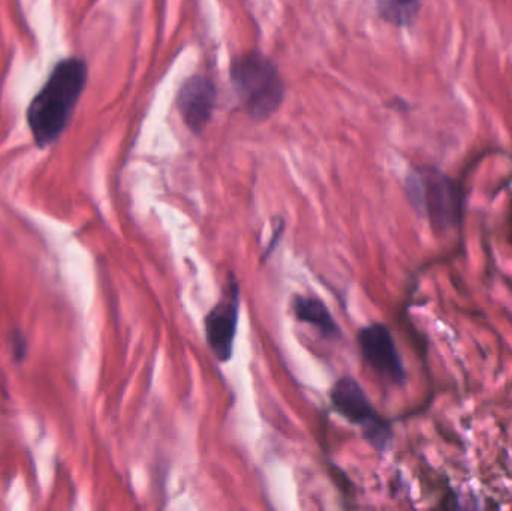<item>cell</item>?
I'll return each instance as SVG.
<instances>
[{
    "label": "cell",
    "instance_id": "1",
    "mask_svg": "<svg viewBox=\"0 0 512 511\" xmlns=\"http://www.w3.org/2000/svg\"><path fill=\"white\" fill-rule=\"evenodd\" d=\"M87 80L89 66L83 57H65L53 66L26 111L27 128L38 149L53 146L65 134Z\"/></svg>",
    "mask_w": 512,
    "mask_h": 511
},
{
    "label": "cell",
    "instance_id": "2",
    "mask_svg": "<svg viewBox=\"0 0 512 511\" xmlns=\"http://www.w3.org/2000/svg\"><path fill=\"white\" fill-rule=\"evenodd\" d=\"M406 194L412 207L438 233H448L462 224L465 197L447 174L435 168H418L406 179Z\"/></svg>",
    "mask_w": 512,
    "mask_h": 511
},
{
    "label": "cell",
    "instance_id": "3",
    "mask_svg": "<svg viewBox=\"0 0 512 511\" xmlns=\"http://www.w3.org/2000/svg\"><path fill=\"white\" fill-rule=\"evenodd\" d=\"M231 81L246 113L256 122L270 119L282 105L285 84L279 69L259 51L233 60Z\"/></svg>",
    "mask_w": 512,
    "mask_h": 511
},
{
    "label": "cell",
    "instance_id": "4",
    "mask_svg": "<svg viewBox=\"0 0 512 511\" xmlns=\"http://www.w3.org/2000/svg\"><path fill=\"white\" fill-rule=\"evenodd\" d=\"M330 399L340 416L363 429L364 438L375 449H387L393 438L390 423L379 416L363 387L354 378H340L331 389Z\"/></svg>",
    "mask_w": 512,
    "mask_h": 511
},
{
    "label": "cell",
    "instance_id": "5",
    "mask_svg": "<svg viewBox=\"0 0 512 511\" xmlns=\"http://www.w3.org/2000/svg\"><path fill=\"white\" fill-rule=\"evenodd\" d=\"M358 347L364 363L379 380L393 386H402L406 380L405 366L397 350L390 329L385 324L373 323L358 333Z\"/></svg>",
    "mask_w": 512,
    "mask_h": 511
},
{
    "label": "cell",
    "instance_id": "6",
    "mask_svg": "<svg viewBox=\"0 0 512 511\" xmlns=\"http://www.w3.org/2000/svg\"><path fill=\"white\" fill-rule=\"evenodd\" d=\"M240 296L237 282H230L224 297L206 317V336L216 359L228 362L233 357L234 341L239 326Z\"/></svg>",
    "mask_w": 512,
    "mask_h": 511
},
{
    "label": "cell",
    "instance_id": "7",
    "mask_svg": "<svg viewBox=\"0 0 512 511\" xmlns=\"http://www.w3.org/2000/svg\"><path fill=\"white\" fill-rule=\"evenodd\" d=\"M218 90L212 78L195 74L189 77L177 93V108L185 125L194 134H201L209 125L215 110Z\"/></svg>",
    "mask_w": 512,
    "mask_h": 511
},
{
    "label": "cell",
    "instance_id": "8",
    "mask_svg": "<svg viewBox=\"0 0 512 511\" xmlns=\"http://www.w3.org/2000/svg\"><path fill=\"white\" fill-rule=\"evenodd\" d=\"M292 312L301 323L316 327L325 338H337L339 326L324 302L315 297L297 296L292 302Z\"/></svg>",
    "mask_w": 512,
    "mask_h": 511
},
{
    "label": "cell",
    "instance_id": "9",
    "mask_svg": "<svg viewBox=\"0 0 512 511\" xmlns=\"http://www.w3.org/2000/svg\"><path fill=\"white\" fill-rule=\"evenodd\" d=\"M376 9L393 26H411L420 14L421 0H376Z\"/></svg>",
    "mask_w": 512,
    "mask_h": 511
},
{
    "label": "cell",
    "instance_id": "10",
    "mask_svg": "<svg viewBox=\"0 0 512 511\" xmlns=\"http://www.w3.org/2000/svg\"><path fill=\"white\" fill-rule=\"evenodd\" d=\"M11 350L12 359L15 363H23L27 359V353H29V341H27L26 335L23 330L15 329L11 333Z\"/></svg>",
    "mask_w": 512,
    "mask_h": 511
}]
</instances>
